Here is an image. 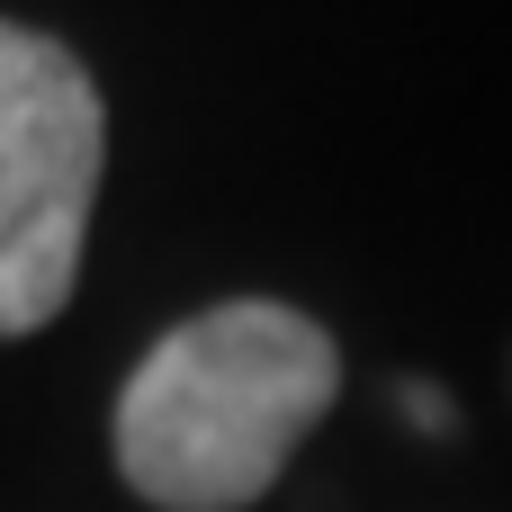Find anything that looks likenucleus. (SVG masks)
Returning a JSON list of instances; mask_svg holds the SVG:
<instances>
[{
    "label": "nucleus",
    "instance_id": "1",
    "mask_svg": "<svg viewBox=\"0 0 512 512\" xmlns=\"http://www.w3.org/2000/svg\"><path fill=\"white\" fill-rule=\"evenodd\" d=\"M342 396V342L279 297L180 315L117 387L108 450L153 512H252Z\"/></svg>",
    "mask_w": 512,
    "mask_h": 512
},
{
    "label": "nucleus",
    "instance_id": "2",
    "mask_svg": "<svg viewBox=\"0 0 512 512\" xmlns=\"http://www.w3.org/2000/svg\"><path fill=\"white\" fill-rule=\"evenodd\" d=\"M99 171L108 99L90 63L45 27L0 18V342L72 306Z\"/></svg>",
    "mask_w": 512,
    "mask_h": 512
},
{
    "label": "nucleus",
    "instance_id": "3",
    "mask_svg": "<svg viewBox=\"0 0 512 512\" xmlns=\"http://www.w3.org/2000/svg\"><path fill=\"white\" fill-rule=\"evenodd\" d=\"M396 414H405V423H423V432H450V423H459L441 387H396Z\"/></svg>",
    "mask_w": 512,
    "mask_h": 512
}]
</instances>
